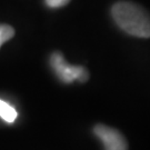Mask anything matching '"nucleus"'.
Masks as SVG:
<instances>
[{
    "mask_svg": "<svg viewBox=\"0 0 150 150\" xmlns=\"http://www.w3.org/2000/svg\"><path fill=\"white\" fill-rule=\"evenodd\" d=\"M111 15L119 28H121L128 35L140 38H149V15L139 5L128 1H120L112 6Z\"/></svg>",
    "mask_w": 150,
    "mask_h": 150,
    "instance_id": "obj_1",
    "label": "nucleus"
},
{
    "mask_svg": "<svg viewBox=\"0 0 150 150\" xmlns=\"http://www.w3.org/2000/svg\"><path fill=\"white\" fill-rule=\"evenodd\" d=\"M50 66L58 76L60 80L64 83H71L75 80L86 82L89 78V74L86 68L81 66H71L59 51H56L50 57Z\"/></svg>",
    "mask_w": 150,
    "mask_h": 150,
    "instance_id": "obj_2",
    "label": "nucleus"
},
{
    "mask_svg": "<svg viewBox=\"0 0 150 150\" xmlns=\"http://www.w3.org/2000/svg\"><path fill=\"white\" fill-rule=\"evenodd\" d=\"M93 134L102 142L105 150H128V145L122 134L118 130L105 125H97Z\"/></svg>",
    "mask_w": 150,
    "mask_h": 150,
    "instance_id": "obj_3",
    "label": "nucleus"
},
{
    "mask_svg": "<svg viewBox=\"0 0 150 150\" xmlns=\"http://www.w3.org/2000/svg\"><path fill=\"white\" fill-rule=\"evenodd\" d=\"M0 118L8 123H12L17 118L16 109L1 99H0Z\"/></svg>",
    "mask_w": 150,
    "mask_h": 150,
    "instance_id": "obj_4",
    "label": "nucleus"
},
{
    "mask_svg": "<svg viewBox=\"0 0 150 150\" xmlns=\"http://www.w3.org/2000/svg\"><path fill=\"white\" fill-rule=\"evenodd\" d=\"M15 36V29L9 25H0V48L1 46L10 40Z\"/></svg>",
    "mask_w": 150,
    "mask_h": 150,
    "instance_id": "obj_5",
    "label": "nucleus"
},
{
    "mask_svg": "<svg viewBox=\"0 0 150 150\" xmlns=\"http://www.w3.org/2000/svg\"><path fill=\"white\" fill-rule=\"evenodd\" d=\"M45 1H46V5L50 8H60L69 4L70 0H45Z\"/></svg>",
    "mask_w": 150,
    "mask_h": 150,
    "instance_id": "obj_6",
    "label": "nucleus"
}]
</instances>
